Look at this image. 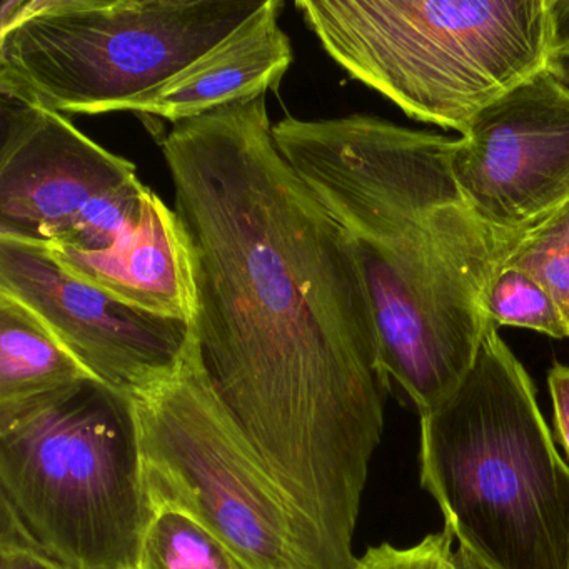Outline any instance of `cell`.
<instances>
[{
	"label": "cell",
	"instance_id": "e0dca14e",
	"mask_svg": "<svg viewBox=\"0 0 569 569\" xmlns=\"http://www.w3.org/2000/svg\"><path fill=\"white\" fill-rule=\"evenodd\" d=\"M455 536L441 532L426 536L409 548L385 545L372 546L358 559L356 569H451Z\"/></svg>",
	"mask_w": 569,
	"mask_h": 569
},
{
	"label": "cell",
	"instance_id": "3957f363",
	"mask_svg": "<svg viewBox=\"0 0 569 569\" xmlns=\"http://www.w3.org/2000/svg\"><path fill=\"white\" fill-rule=\"evenodd\" d=\"M421 418V485L495 569H568L569 465L535 382L489 325L461 385Z\"/></svg>",
	"mask_w": 569,
	"mask_h": 569
},
{
	"label": "cell",
	"instance_id": "8fae6325",
	"mask_svg": "<svg viewBox=\"0 0 569 569\" xmlns=\"http://www.w3.org/2000/svg\"><path fill=\"white\" fill-rule=\"evenodd\" d=\"M282 9V0H264L224 41L166 84L128 102L121 112L179 124L278 91L295 61L291 39L281 28Z\"/></svg>",
	"mask_w": 569,
	"mask_h": 569
},
{
	"label": "cell",
	"instance_id": "5bb4252c",
	"mask_svg": "<svg viewBox=\"0 0 569 569\" xmlns=\"http://www.w3.org/2000/svg\"><path fill=\"white\" fill-rule=\"evenodd\" d=\"M139 569H252L194 516L152 509L142 539Z\"/></svg>",
	"mask_w": 569,
	"mask_h": 569
},
{
	"label": "cell",
	"instance_id": "603a6c76",
	"mask_svg": "<svg viewBox=\"0 0 569 569\" xmlns=\"http://www.w3.org/2000/svg\"><path fill=\"white\" fill-rule=\"evenodd\" d=\"M568 569H569V561H568Z\"/></svg>",
	"mask_w": 569,
	"mask_h": 569
},
{
	"label": "cell",
	"instance_id": "ac0fdd59",
	"mask_svg": "<svg viewBox=\"0 0 569 569\" xmlns=\"http://www.w3.org/2000/svg\"><path fill=\"white\" fill-rule=\"evenodd\" d=\"M0 569H68L42 552L0 506Z\"/></svg>",
	"mask_w": 569,
	"mask_h": 569
},
{
	"label": "cell",
	"instance_id": "9a60e30c",
	"mask_svg": "<svg viewBox=\"0 0 569 569\" xmlns=\"http://www.w3.org/2000/svg\"><path fill=\"white\" fill-rule=\"evenodd\" d=\"M485 312L492 326L531 329L552 339L569 338V328L552 296L525 269L501 262L489 279Z\"/></svg>",
	"mask_w": 569,
	"mask_h": 569
},
{
	"label": "cell",
	"instance_id": "7402d4cb",
	"mask_svg": "<svg viewBox=\"0 0 569 569\" xmlns=\"http://www.w3.org/2000/svg\"><path fill=\"white\" fill-rule=\"evenodd\" d=\"M548 71L569 89V56H561V58L551 59V62H549L548 66Z\"/></svg>",
	"mask_w": 569,
	"mask_h": 569
},
{
	"label": "cell",
	"instance_id": "d6986e66",
	"mask_svg": "<svg viewBox=\"0 0 569 569\" xmlns=\"http://www.w3.org/2000/svg\"><path fill=\"white\" fill-rule=\"evenodd\" d=\"M549 396L552 401L556 438L568 456L569 465V366L555 362L548 372Z\"/></svg>",
	"mask_w": 569,
	"mask_h": 569
},
{
	"label": "cell",
	"instance_id": "ffe728a7",
	"mask_svg": "<svg viewBox=\"0 0 569 569\" xmlns=\"http://www.w3.org/2000/svg\"><path fill=\"white\" fill-rule=\"evenodd\" d=\"M551 59L569 56V0H549Z\"/></svg>",
	"mask_w": 569,
	"mask_h": 569
},
{
	"label": "cell",
	"instance_id": "4fadbf2b",
	"mask_svg": "<svg viewBox=\"0 0 569 569\" xmlns=\"http://www.w3.org/2000/svg\"><path fill=\"white\" fill-rule=\"evenodd\" d=\"M84 379L96 378L31 309L0 292V406L51 395Z\"/></svg>",
	"mask_w": 569,
	"mask_h": 569
},
{
	"label": "cell",
	"instance_id": "8992f818",
	"mask_svg": "<svg viewBox=\"0 0 569 569\" xmlns=\"http://www.w3.org/2000/svg\"><path fill=\"white\" fill-rule=\"evenodd\" d=\"M264 0H8L0 94L59 114L121 112L224 41Z\"/></svg>",
	"mask_w": 569,
	"mask_h": 569
},
{
	"label": "cell",
	"instance_id": "ba28073f",
	"mask_svg": "<svg viewBox=\"0 0 569 569\" xmlns=\"http://www.w3.org/2000/svg\"><path fill=\"white\" fill-rule=\"evenodd\" d=\"M151 189L64 114L2 98L0 238L58 252L114 248Z\"/></svg>",
	"mask_w": 569,
	"mask_h": 569
},
{
	"label": "cell",
	"instance_id": "6da1fadb",
	"mask_svg": "<svg viewBox=\"0 0 569 569\" xmlns=\"http://www.w3.org/2000/svg\"><path fill=\"white\" fill-rule=\"evenodd\" d=\"M266 98L161 149L192 276V341L229 419L345 569L391 379L358 251L272 138Z\"/></svg>",
	"mask_w": 569,
	"mask_h": 569
},
{
	"label": "cell",
	"instance_id": "7c38bea8",
	"mask_svg": "<svg viewBox=\"0 0 569 569\" xmlns=\"http://www.w3.org/2000/svg\"><path fill=\"white\" fill-rule=\"evenodd\" d=\"M46 251L76 278L131 308L191 322L194 299L184 232L176 211L152 191L139 224L114 248Z\"/></svg>",
	"mask_w": 569,
	"mask_h": 569
},
{
	"label": "cell",
	"instance_id": "52a82bcc",
	"mask_svg": "<svg viewBox=\"0 0 569 569\" xmlns=\"http://www.w3.org/2000/svg\"><path fill=\"white\" fill-rule=\"evenodd\" d=\"M132 398L151 512H189L252 569H345L232 425L192 336L174 375Z\"/></svg>",
	"mask_w": 569,
	"mask_h": 569
},
{
	"label": "cell",
	"instance_id": "30bf717a",
	"mask_svg": "<svg viewBox=\"0 0 569 569\" xmlns=\"http://www.w3.org/2000/svg\"><path fill=\"white\" fill-rule=\"evenodd\" d=\"M0 292L31 309L92 378L129 396L174 375L191 338L189 322L131 308L14 239L0 238Z\"/></svg>",
	"mask_w": 569,
	"mask_h": 569
},
{
	"label": "cell",
	"instance_id": "277c9868",
	"mask_svg": "<svg viewBox=\"0 0 569 569\" xmlns=\"http://www.w3.org/2000/svg\"><path fill=\"white\" fill-rule=\"evenodd\" d=\"M0 506L64 568H138L152 512L134 398L84 379L0 406Z\"/></svg>",
	"mask_w": 569,
	"mask_h": 569
},
{
	"label": "cell",
	"instance_id": "44dd1931",
	"mask_svg": "<svg viewBox=\"0 0 569 569\" xmlns=\"http://www.w3.org/2000/svg\"><path fill=\"white\" fill-rule=\"evenodd\" d=\"M451 569H495L488 565V562L482 561L481 558L475 555V552L469 551L465 546H459L458 549H455L452 552L451 559Z\"/></svg>",
	"mask_w": 569,
	"mask_h": 569
},
{
	"label": "cell",
	"instance_id": "7a4b0ae2",
	"mask_svg": "<svg viewBox=\"0 0 569 569\" xmlns=\"http://www.w3.org/2000/svg\"><path fill=\"white\" fill-rule=\"evenodd\" d=\"M272 138L355 242L389 379L431 411L475 365L491 325L486 288L511 236L462 196L455 139L369 114L286 116Z\"/></svg>",
	"mask_w": 569,
	"mask_h": 569
},
{
	"label": "cell",
	"instance_id": "cb8c5ba5",
	"mask_svg": "<svg viewBox=\"0 0 569 569\" xmlns=\"http://www.w3.org/2000/svg\"><path fill=\"white\" fill-rule=\"evenodd\" d=\"M136 569H139V568H136Z\"/></svg>",
	"mask_w": 569,
	"mask_h": 569
},
{
	"label": "cell",
	"instance_id": "2e32d148",
	"mask_svg": "<svg viewBox=\"0 0 569 569\" xmlns=\"http://www.w3.org/2000/svg\"><path fill=\"white\" fill-rule=\"evenodd\" d=\"M505 264L525 269L552 296L569 328V202L511 236Z\"/></svg>",
	"mask_w": 569,
	"mask_h": 569
},
{
	"label": "cell",
	"instance_id": "5b68a950",
	"mask_svg": "<svg viewBox=\"0 0 569 569\" xmlns=\"http://www.w3.org/2000/svg\"><path fill=\"white\" fill-rule=\"evenodd\" d=\"M326 54L406 116L462 132L548 69L549 0H298Z\"/></svg>",
	"mask_w": 569,
	"mask_h": 569
},
{
	"label": "cell",
	"instance_id": "9c48e42d",
	"mask_svg": "<svg viewBox=\"0 0 569 569\" xmlns=\"http://www.w3.org/2000/svg\"><path fill=\"white\" fill-rule=\"evenodd\" d=\"M451 169L489 228L515 236L569 202V89L548 69L516 86L456 139Z\"/></svg>",
	"mask_w": 569,
	"mask_h": 569
}]
</instances>
